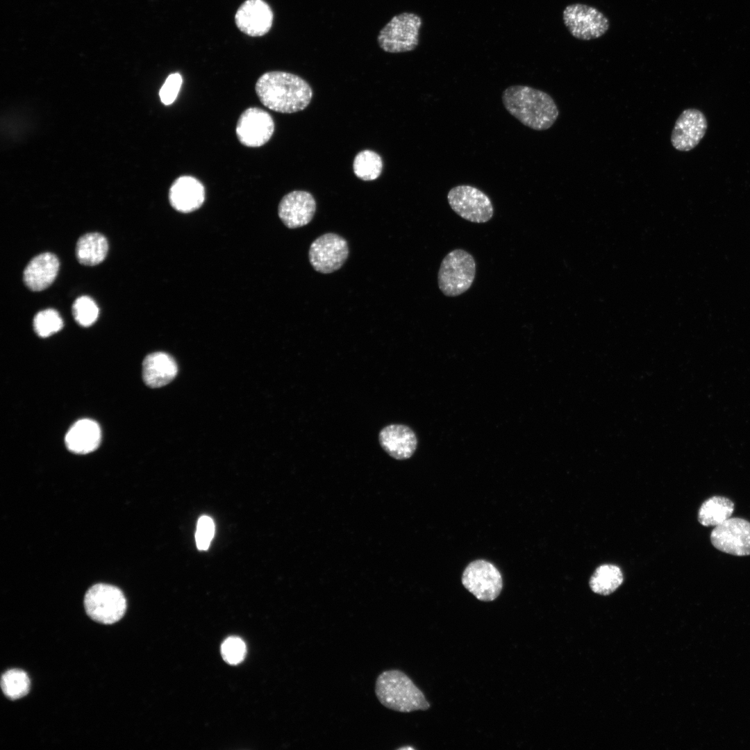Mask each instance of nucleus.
Wrapping results in <instances>:
<instances>
[{
	"mask_svg": "<svg viewBox=\"0 0 750 750\" xmlns=\"http://www.w3.org/2000/svg\"><path fill=\"white\" fill-rule=\"evenodd\" d=\"M255 90L265 107L281 113L303 110L312 97L311 87L304 79L281 71L263 74L256 81Z\"/></svg>",
	"mask_w": 750,
	"mask_h": 750,
	"instance_id": "nucleus-1",
	"label": "nucleus"
},
{
	"mask_svg": "<svg viewBox=\"0 0 750 750\" xmlns=\"http://www.w3.org/2000/svg\"><path fill=\"white\" fill-rule=\"evenodd\" d=\"M501 99L512 116L535 131L549 129L559 115L553 99L548 93L530 86L510 85L503 91Z\"/></svg>",
	"mask_w": 750,
	"mask_h": 750,
	"instance_id": "nucleus-2",
	"label": "nucleus"
},
{
	"mask_svg": "<svg viewBox=\"0 0 750 750\" xmlns=\"http://www.w3.org/2000/svg\"><path fill=\"white\" fill-rule=\"evenodd\" d=\"M375 694L383 706L394 711L410 712L430 708L424 693L399 669L386 670L378 676Z\"/></svg>",
	"mask_w": 750,
	"mask_h": 750,
	"instance_id": "nucleus-3",
	"label": "nucleus"
},
{
	"mask_svg": "<svg viewBox=\"0 0 750 750\" xmlns=\"http://www.w3.org/2000/svg\"><path fill=\"white\" fill-rule=\"evenodd\" d=\"M476 262L468 251L457 249L448 253L442 259L438 273V283L447 297H457L472 286L476 276Z\"/></svg>",
	"mask_w": 750,
	"mask_h": 750,
	"instance_id": "nucleus-4",
	"label": "nucleus"
},
{
	"mask_svg": "<svg viewBox=\"0 0 750 750\" xmlns=\"http://www.w3.org/2000/svg\"><path fill=\"white\" fill-rule=\"evenodd\" d=\"M84 606L92 619L99 623L111 624L124 616L126 601L118 588L98 583L92 585L85 593Z\"/></svg>",
	"mask_w": 750,
	"mask_h": 750,
	"instance_id": "nucleus-5",
	"label": "nucleus"
},
{
	"mask_svg": "<svg viewBox=\"0 0 750 750\" xmlns=\"http://www.w3.org/2000/svg\"><path fill=\"white\" fill-rule=\"evenodd\" d=\"M422 24L421 17L412 12L394 16L380 31L378 42L389 53H402L415 49L419 43V33Z\"/></svg>",
	"mask_w": 750,
	"mask_h": 750,
	"instance_id": "nucleus-6",
	"label": "nucleus"
},
{
	"mask_svg": "<svg viewBox=\"0 0 750 750\" xmlns=\"http://www.w3.org/2000/svg\"><path fill=\"white\" fill-rule=\"evenodd\" d=\"M447 201L451 208L462 219L474 223H485L494 215L490 198L480 189L459 185L450 189Z\"/></svg>",
	"mask_w": 750,
	"mask_h": 750,
	"instance_id": "nucleus-7",
	"label": "nucleus"
},
{
	"mask_svg": "<svg viewBox=\"0 0 750 750\" xmlns=\"http://www.w3.org/2000/svg\"><path fill=\"white\" fill-rule=\"evenodd\" d=\"M562 19L570 34L581 40L597 39L610 27V21L603 12L583 3L567 6L563 10Z\"/></svg>",
	"mask_w": 750,
	"mask_h": 750,
	"instance_id": "nucleus-8",
	"label": "nucleus"
},
{
	"mask_svg": "<svg viewBox=\"0 0 750 750\" xmlns=\"http://www.w3.org/2000/svg\"><path fill=\"white\" fill-rule=\"evenodd\" d=\"M462 583L483 601L497 599L503 588L500 572L492 562L485 560L472 561L466 567L462 575Z\"/></svg>",
	"mask_w": 750,
	"mask_h": 750,
	"instance_id": "nucleus-9",
	"label": "nucleus"
},
{
	"mask_svg": "<svg viewBox=\"0 0 750 750\" xmlns=\"http://www.w3.org/2000/svg\"><path fill=\"white\" fill-rule=\"evenodd\" d=\"M349 256L347 240L334 233H326L317 238L310 244L308 258L314 269L322 274L338 270Z\"/></svg>",
	"mask_w": 750,
	"mask_h": 750,
	"instance_id": "nucleus-10",
	"label": "nucleus"
},
{
	"mask_svg": "<svg viewBox=\"0 0 750 750\" xmlns=\"http://www.w3.org/2000/svg\"><path fill=\"white\" fill-rule=\"evenodd\" d=\"M712 544L719 551L744 556L750 555V522L730 517L716 526L710 533Z\"/></svg>",
	"mask_w": 750,
	"mask_h": 750,
	"instance_id": "nucleus-11",
	"label": "nucleus"
},
{
	"mask_svg": "<svg viewBox=\"0 0 750 750\" xmlns=\"http://www.w3.org/2000/svg\"><path fill=\"white\" fill-rule=\"evenodd\" d=\"M274 131V122L269 112L257 107L248 108L240 115L235 133L239 142L248 147L266 144Z\"/></svg>",
	"mask_w": 750,
	"mask_h": 750,
	"instance_id": "nucleus-12",
	"label": "nucleus"
},
{
	"mask_svg": "<svg viewBox=\"0 0 750 750\" xmlns=\"http://www.w3.org/2000/svg\"><path fill=\"white\" fill-rule=\"evenodd\" d=\"M707 120L704 114L694 108L684 110L677 118L673 128L671 142L680 151L694 149L705 135Z\"/></svg>",
	"mask_w": 750,
	"mask_h": 750,
	"instance_id": "nucleus-13",
	"label": "nucleus"
},
{
	"mask_svg": "<svg viewBox=\"0 0 750 750\" xmlns=\"http://www.w3.org/2000/svg\"><path fill=\"white\" fill-rule=\"evenodd\" d=\"M315 211L316 202L313 196L303 190H294L285 194L278 208L280 219L289 228L307 225L312 219Z\"/></svg>",
	"mask_w": 750,
	"mask_h": 750,
	"instance_id": "nucleus-14",
	"label": "nucleus"
},
{
	"mask_svg": "<svg viewBox=\"0 0 750 750\" xmlns=\"http://www.w3.org/2000/svg\"><path fill=\"white\" fill-rule=\"evenodd\" d=\"M235 22L242 33L252 37L262 36L272 26L273 12L263 0H247L238 9Z\"/></svg>",
	"mask_w": 750,
	"mask_h": 750,
	"instance_id": "nucleus-15",
	"label": "nucleus"
},
{
	"mask_svg": "<svg viewBox=\"0 0 750 750\" xmlns=\"http://www.w3.org/2000/svg\"><path fill=\"white\" fill-rule=\"evenodd\" d=\"M205 200V188L201 182L191 176L176 178L169 190V201L172 207L181 212H190L199 209Z\"/></svg>",
	"mask_w": 750,
	"mask_h": 750,
	"instance_id": "nucleus-16",
	"label": "nucleus"
},
{
	"mask_svg": "<svg viewBox=\"0 0 750 750\" xmlns=\"http://www.w3.org/2000/svg\"><path fill=\"white\" fill-rule=\"evenodd\" d=\"M378 441L383 450L397 460L410 458L417 446L415 432L403 424H390L378 434Z\"/></svg>",
	"mask_w": 750,
	"mask_h": 750,
	"instance_id": "nucleus-17",
	"label": "nucleus"
},
{
	"mask_svg": "<svg viewBox=\"0 0 750 750\" xmlns=\"http://www.w3.org/2000/svg\"><path fill=\"white\" fill-rule=\"evenodd\" d=\"M59 260L51 253H43L34 257L24 270V282L33 291H41L47 288L55 280L58 269Z\"/></svg>",
	"mask_w": 750,
	"mask_h": 750,
	"instance_id": "nucleus-18",
	"label": "nucleus"
},
{
	"mask_svg": "<svg viewBox=\"0 0 750 750\" xmlns=\"http://www.w3.org/2000/svg\"><path fill=\"white\" fill-rule=\"evenodd\" d=\"M178 373L177 364L165 352L149 354L142 363V378L149 387L160 388L170 383Z\"/></svg>",
	"mask_w": 750,
	"mask_h": 750,
	"instance_id": "nucleus-19",
	"label": "nucleus"
},
{
	"mask_svg": "<svg viewBox=\"0 0 750 750\" xmlns=\"http://www.w3.org/2000/svg\"><path fill=\"white\" fill-rule=\"evenodd\" d=\"M101 437V429L96 422L90 419H82L71 426L65 435V441L70 451L86 454L97 449Z\"/></svg>",
	"mask_w": 750,
	"mask_h": 750,
	"instance_id": "nucleus-20",
	"label": "nucleus"
},
{
	"mask_svg": "<svg viewBox=\"0 0 750 750\" xmlns=\"http://www.w3.org/2000/svg\"><path fill=\"white\" fill-rule=\"evenodd\" d=\"M108 250V244L104 235L99 233H90L78 239L76 255L82 265L93 266L105 259Z\"/></svg>",
	"mask_w": 750,
	"mask_h": 750,
	"instance_id": "nucleus-21",
	"label": "nucleus"
},
{
	"mask_svg": "<svg viewBox=\"0 0 750 750\" xmlns=\"http://www.w3.org/2000/svg\"><path fill=\"white\" fill-rule=\"evenodd\" d=\"M733 502L722 496H713L703 502L698 512V521L704 526H717L732 515Z\"/></svg>",
	"mask_w": 750,
	"mask_h": 750,
	"instance_id": "nucleus-22",
	"label": "nucleus"
},
{
	"mask_svg": "<svg viewBox=\"0 0 750 750\" xmlns=\"http://www.w3.org/2000/svg\"><path fill=\"white\" fill-rule=\"evenodd\" d=\"M623 581L624 576L619 567L613 564H603L594 570L589 584L594 592L608 595L614 592Z\"/></svg>",
	"mask_w": 750,
	"mask_h": 750,
	"instance_id": "nucleus-23",
	"label": "nucleus"
},
{
	"mask_svg": "<svg viewBox=\"0 0 750 750\" xmlns=\"http://www.w3.org/2000/svg\"><path fill=\"white\" fill-rule=\"evenodd\" d=\"M353 169L355 175L363 181H373L381 174L383 161L381 156L371 150H363L355 157Z\"/></svg>",
	"mask_w": 750,
	"mask_h": 750,
	"instance_id": "nucleus-24",
	"label": "nucleus"
},
{
	"mask_svg": "<svg viewBox=\"0 0 750 750\" xmlns=\"http://www.w3.org/2000/svg\"><path fill=\"white\" fill-rule=\"evenodd\" d=\"M1 687L6 697L15 700L28 694L30 680L24 671L16 669H10L2 675Z\"/></svg>",
	"mask_w": 750,
	"mask_h": 750,
	"instance_id": "nucleus-25",
	"label": "nucleus"
},
{
	"mask_svg": "<svg viewBox=\"0 0 750 750\" xmlns=\"http://www.w3.org/2000/svg\"><path fill=\"white\" fill-rule=\"evenodd\" d=\"M63 322L59 313L49 308L38 312L33 319L35 333L42 338H47L60 331Z\"/></svg>",
	"mask_w": 750,
	"mask_h": 750,
	"instance_id": "nucleus-26",
	"label": "nucleus"
},
{
	"mask_svg": "<svg viewBox=\"0 0 750 750\" xmlns=\"http://www.w3.org/2000/svg\"><path fill=\"white\" fill-rule=\"evenodd\" d=\"M72 313L78 324L88 327L96 322L99 316V308L90 297L81 296L74 302Z\"/></svg>",
	"mask_w": 750,
	"mask_h": 750,
	"instance_id": "nucleus-27",
	"label": "nucleus"
},
{
	"mask_svg": "<svg viewBox=\"0 0 750 750\" xmlns=\"http://www.w3.org/2000/svg\"><path fill=\"white\" fill-rule=\"evenodd\" d=\"M247 648L244 641L238 637H229L222 643L221 653L224 660L229 664L241 662L246 655Z\"/></svg>",
	"mask_w": 750,
	"mask_h": 750,
	"instance_id": "nucleus-28",
	"label": "nucleus"
},
{
	"mask_svg": "<svg viewBox=\"0 0 750 750\" xmlns=\"http://www.w3.org/2000/svg\"><path fill=\"white\" fill-rule=\"evenodd\" d=\"M215 534V524L212 519L207 515L199 517L195 533L197 548L207 550Z\"/></svg>",
	"mask_w": 750,
	"mask_h": 750,
	"instance_id": "nucleus-29",
	"label": "nucleus"
},
{
	"mask_svg": "<svg viewBox=\"0 0 750 750\" xmlns=\"http://www.w3.org/2000/svg\"><path fill=\"white\" fill-rule=\"evenodd\" d=\"M182 83L183 78L179 73L171 74L167 76L159 92V96L163 104L168 106L174 103Z\"/></svg>",
	"mask_w": 750,
	"mask_h": 750,
	"instance_id": "nucleus-30",
	"label": "nucleus"
}]
</instances>
